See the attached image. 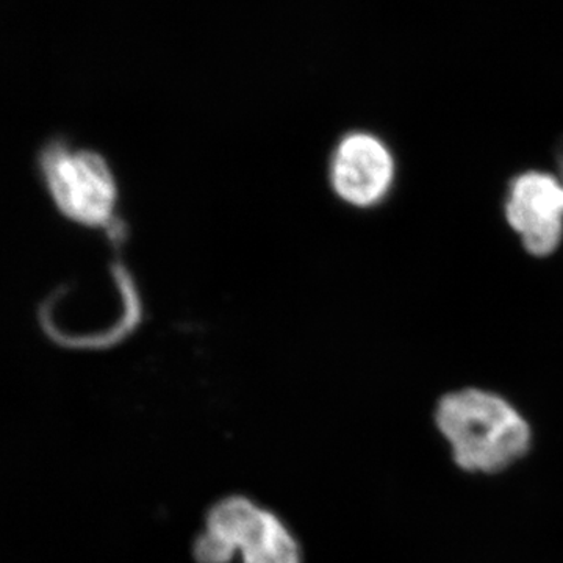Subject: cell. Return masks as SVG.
Segmentation results:
<instances>
[{
	"mask_svg": "<svg viewBox=\"0 0 563 563\" xmlns=\"http://www.w3.org/2000/svg\"><path fill=\"white\" fill-rule=\"evenodd\" d=\"M433 420L450 443L455 465L466 473L506 472L531 450V426L498 393L481 388L448 393L437 402Z\"/></svg>",
	"mask_w": 563,
	"mask_h": 563,
	"instance_id": "1",
	"label": "cell"
},
{
	"mask_svg": "<svg viewBox=\"0 0 563 563\" xmlns=\"http://www.w3.org/2000/svg\"><path fill=\"white\" fill-rule=\"evenodd\" d=\"M198 563H302L298 537L273 510L243 495L211 506L192 543Z\"/></svg>",
	"mask_w": 563,
	"mask_h": 563,
	"instance_id": "2",
	"label": "cell"
},
{
	"mask_svg": "<svg viewBox=\"0 0 563 563\" xmlns=\"http://www.w3.org/2000/svg\"><path fill=\"white\" fill-rule=\"evenodd\" d=\"M40 169L52 201L65 217L88 228L109 224L117 207V184L101 155L54 141L41 152Z\"/></svg>",
	"mask_w": 563,
	"mask_h": 563,
	"instance_id": "3",
	"label": "cell"
},
{
	"mask_svg": "<svg viewBox=\"0 0 563 563\" xmlns=\"http://www.w3.org/2000/svg\"><path fill=\"white\" fill-rule=\"evenodd\" d=\"M506 217L526 251L553 254L563 236V181L553 174L528 172L515 177L506 198Z\"/></svg>",
	"mask_w": 563,
	"mask_h": 563,
	"instance_id": "4",
	"label": "cell"
},
{
	"mask_svg": "<svg viewBox=\"0 0 563 563\" xmlns=\"http://www.w3.org/2000/svg\"><path fill=\"white\" fill-rule=\"evenodd\" d=\"M333 191L358 209L377 206L387 198L395 180V161L387 144L368 132H352L333 151Z\"/></svg>",
	"mask_w": 563,
	"mask_h": 563,
	"instance_id": "5",
	"label": "cell"
},
{
	"mask_svg": "<svg viewBox=\"0 0 563 563\" xmlns=\"http://www.w3.org/2000/svg\"><path fill=\"white\" fill-rule=\"evenodd\" d=\"M559 168H561V174H562V181H563V143H562V146H561V150H559Z\"/></svg>",
	"mask_w": 563,
	"mask_h": 563,
	"instance_id": "6",
	"label": "cell"
}]
</instances>
